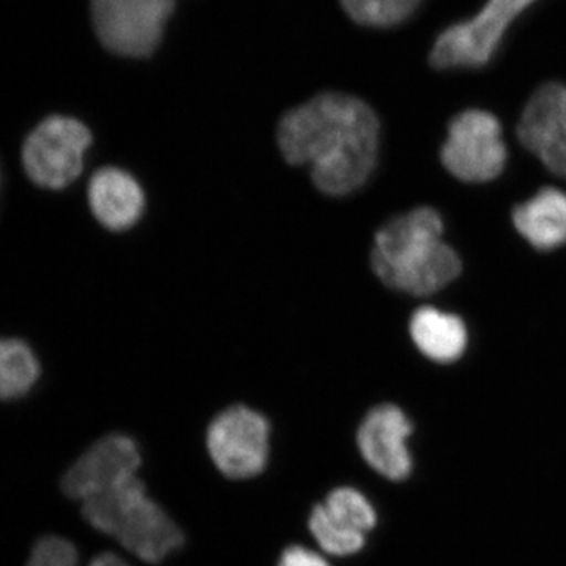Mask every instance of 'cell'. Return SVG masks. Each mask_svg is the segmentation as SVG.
I'll return each mask as SVG.
<instances>
[{
	"label": "cell",
	"mask_w": 566,
	"mask_h": 566,
	"mask_svg": "<svg viewBox=\"0 0 566 566\" xmlns=\"http://www.w3.org/2000/svg\"><path fill=\"white\" fill-rule=\"evenodd\" d=\"M277 144L286 163L308 167L319 191L349 196L363 188L378 163L379 120L356 96L319 93L283 115Z\"/></svg>",
	"instance_id": "1"
},
{
	"label": "cell",
	"mask_w": 566,
	"mask_h": 566,
	"mask_svg": "<svg viewBox=\"0 0 566 566\" xmlns=\"http://www.w3.org/2000/svg\"><path fill=\"white\" fill-rule=\"evenodd\" d=\"M444 222L433 208L397 216L375 237L371 268L389 289L428 296L455 281L463 270L458 253L442 240Z\"/></svg>",
	"instance_id": "2"
},
{
	"label": "cell",
	"mask_w": 566,
	"mask_h": 566,
	"mask_svg": "<svg viewBox=\"0 0 566 566\" xmlns=\"http://www.w3.org/2000/svg\"><path fill=\"white\" fill-rule=\"evenodd\" d=\"M82 516L147 564H161L185 545V534L147 493L139 475L81 502Z\"/></svg>",
	"instance_id": "3"
},
{
	"label": "cell",
	"mask_w": 566,
	"mask_h": 566,
	"mask_svg": "<svg viewBox=\"0 0 566 566\" xmlns=\"http://www.w3.org/2000/svg\"><path fill=\"white\" fill-rule=\"evenodd\" d=\"M536 0H488L471 20L457 22L436 39L430 65L439 71L476 70L488 65L506 31Z\"/></svg>",
	"instance_id": "4"
},
{
	"label": "cell",
	"mask_w": 566,
	"mask_h": 566,
	"mask_svg": "<svg viewBox=\"0 0 566 566\" xmlns=\"http://www.w3.org/2000/svg\"><path fill=\"white\" fill-rule=\"evenodd\" d=\"M92 133L76 118L52 115L36 126L22 145V166L36 186L66 188L84 170Z\"/></svg>",
	"instance_id": "5"
},
{
	"label": "cell",
	"mask_w": 566,
	"mask_h": 566,
	"mask_svg": "<svg viewBox=\"0 0 566 566\" xmlns=\"http://www.w3.org/2000/svg\"><path fill=\"white\" fill-rule=\"evenodd\" d=\"M271 424L244 405L223 409L207 430V449L222 475L249 480L262 474L270 458Z\"/></svg>",
	"instance_id": "6"
},
{
	"label": "cell",
	"mask_w": 566,
	"mask_h": 566,
	"mask_svg": "<svg viewBox=\"0 0 566 566\" xmlns=\"http://www.w3.org/2000/svg\"><path fill=\"white\" fill-rule=\"evenodd\" d=\"M442 164L453 177L464 182L494 180L504 170L506 147L501 122L480 109L460 112L449 123L442 145Z\"/></svg>",
	"instance_id": "7"
},
{
	"label": "cell",
	"mask_w": 566,
	"mask_h": 566,
	"mask_svg": "<svg viewBox=\"0 0 566 566\" xmlns=\"http://www.w3.org/2000/svg\"><path fill=\"white\" fill-rule=\"evenodd\" d=\"M175 0H92V20L103 46L123 57H147L158 48Z\"/></svg>",
	"instance_id": "8"
},
{
	"label": "cell",
	"mask_w": 566,
	"mask_h": 566,
	"mask_svg": "<svg viewBox=\"0 0 566 566\" xmlns=\"http://www.w3.org/2000/svg\"><path fill=\"white\" fill-rule=\"evenodd\" d=\"M140 464L139 446L133 438L123 433L104 436L65 472L62 491L73 501H85L134 479Z\"/></svg>",
	"instance_id": "9"
},
{
	"label": "cell",
	"mask_w": 566,
	"mask_h": 566,
	"mask_svg": "<svg viewBox=\"0 0 566 566\" xmlns=\"http://www.w3.org/2000/svg\"><path fill=\"white\" fill-rule=\"evenodd\" d=\"M517 137L551 172L566 177V84L546 82L532 93Z\"/></svg>",
	"instance_id": "10"
},
{
	"label": "cell",
	"mask_w": 566,
	"mask_h": 566,
	"mask_svg": "<svg viewBox=\"0 0 566 566\" xmlns=\"http://www.w3.org/2000/svg\"><path fill=\"white\" fill-rule=\"evenodd\" d=\"M412 428L411 420L398 406H375L357 430V447L365 463L390 482L409 479L415 468L408 449Z\"/></svg>",
	"instance_id": "11"
},
{
	"label": "cell",
	"mask_w": 566,
	"mask_h": 566,
	"mask_svg": "<svg viewBox=\"0 0 566 566\" xmlns=\"http://www.w3.org/2000/svg\"><path fill=\"white\" fill-rule=\"evenodd\" d=\"M87 196L96 221L112 232L133 229L145 211L140 182L120 167L96 170L88 182Z\"/></svg>",
	"instance_id": "12"
},
{
	"label": "cell",
	"mask_w": 566,
	"mask_h": 566,
	"mask_svg": "<svg viewBox=\"0 0 566 566\" xmlns=\"http://www.w3.org/2000/svg\"><path fill=\"white\" fill-rule=\"evenodd\" d=\"M513 223L536 251L549 252L566 244V192L542 189L513 210Z\"/></svg>",
	"instance_id": "13"
},
{
	"label": "cell",
	"mask_w": 566,
	"mask_h": 566,
	"mask_svg": "<svg viewBox=\"0 0 566 566\" xmlns=\"http://www.w3.org/2000/svg\"><path fill=\"white\" fill-rule=\"evenodd\" d=\"M409 333L419 352L438 364H452L468 348V329L460 316L433 307L415 312Z\"/></svg>",
	"instance_id": "14"
},
{
	"label": "cell",
	"mask_w": 566,
	"mask_h": 566,
	"mask_svg": "<svg viewBox=\"0 0 566 566\" xmlns=\"http://www.w3.org/2000/svg\"><path fill=\"white\" fill-rule=\"evenodd\" d=\"M40 378V363L31 346L18 338H0V400L31 392Z\"/></svg>",
	"instance_id": "15"
},
{
	"label": "cell",
	"mask_w": 566,
	"mask_h": 566,
	"mask_svg": "<svg viewBox=\"0 0 566 566\" xmlns=\"http://www.w3.org/2000/svg\"><path fill=\"white\" fill-rule=\"evenodd\" d=\"M324 509L342 526L367 534L378 523V513L367 495L352 486L335 488L323 502Z\"/></svg>",
	"instance_id": "16"
},
{
	"label": "cell",
	"mask_w": 566,
	"mask_h": 566,
	"mask_svg": "<svg viewBox=\"0 0 566 566\" xmlns=\"http://www.w3.org/2000/svg\"><path fill=\"white\" fill-rule=\"evenodd\" d=\"M423 0H340L354 22L367 28L387 29L415 17Z\"/></svg>",
	"instance_id": "17"
},
{
	"label": "cell",
	"mask_w": 566,
	"mask_h": 566,
	"mask_svg": "<svg viewBox=\"0 0 566 566\" xmlns=\"http://www.w3.org/2000/svg\"><path fill=\"white\" fill-rule=\"evenodd\" d=\"M308 531L324 553L331 556H354L365 546V535L349 531L327 513L323 504L314 505L308 515Z\"/></svg>",
	"instance_id": "18"
},
{
	"label": "cell",
	"mask_w": 566,
	"mask_h": 566,
	"mask_svg": "<svg viewBox=\"0 0 566 566\" xmlns=\"http://www.w3.org/2000/svg\"><path fill=\"white\" fill-rule=\"evenodd\" d=\"M25 566H80V553L70 539L57 535L40 538L32 547ZM87 566H129L114 553H102L92 558Z\"/></svg>",
	"instance_id": "19"
},
{
	"label": "cell",
	"mask_w": 566,
	"mask_h": 566,
	"mask_svg": "<svg viewBox=\"0 0 566 566\" xmlns=\"http://www.w3.org/2000/svg\"><path fill=\"white\" fill-rule=\"evenodd\" d=\"M277 566H331L326 558L308 547L293 545L286 547L279 557Z\"/></svg>",
	"instance_id": "20"
}]
</instances>
